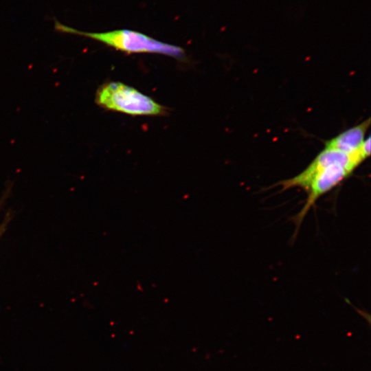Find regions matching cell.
Here are the masks:
<instances>
[{
  "label": "cell",
  "mask_w": 371,
  "mask_h": 371,
  "mask_svg": "<svg viewBox=\"0 0 371 371\" xmlns=\"http://www.w3.org/2000/svg\"><path fill=\"white\" fill-rule=\"evenodd\" d=\"M361 164L355 155L324 148L302 172L280 182L283 190L300 188L307 192L306 203L296 216L298 225L321 196L347 178Z\"/></svg>",
  "instance_id": "cell-1"
},
{
  "label": "cell",
  "mask_w": 371,
  "mask_h": 371,
  "mask_svg": "<svg viewBox=\"0 0 371 371\" xmlns=\"http://www.w3.org/2000/svg\"><path fill=\"white\" fill-rule=\"evenodd\" d=\"M370 125V119L368 118L326 141L325 148L349 155L356 153L365 139L366 133Z\"/></svg>",
  "instance_id": "cell-4"
},
{
  "label": "cell",
  "mask_w": 371,
  "mask_h": 371,
  "mask_svg": "<svg viewBox=\"0 0 371 371\" xmlns=\"http://www.w3.org/2000/svg\"><path fill=\"white\" fill-rule=\"evenodd\" d=\"M56 32L89 38L128 54L153 53L182 59L184 50L180 47L161 42L142 33L126 29L105 32H85L67 26L56 19Z\"/></svg>",
  "instance_id": "cell-2"
},
{
  "label": "cell",
  "mask_w": 371,
  "mask_h": 371,
  "mask_svg": "<svg viewBox=\"0 0 371 371\" xmlns=\"http://www.w3.org/2000/svg\"><path fill=\"white\" fill-rule=\"evenodd\" d=\"M95 103L100 107L131 115H161L166 108L149 96L120 82H108L97 89Z\"/></svg>",
  "instance_id": "cell-3"
},
{
  "label": "cell",
  "mask_w": 371,
  "mask_h": 371,
  "mask_svg": "<svg viewBox=\"0 0 371 371\" xmlns=\"http://www.w3.org/2000/svg\"><path fill=\"white\" fill-rule=\"evenodd\" d=\"M3 229H4V227L3 226V227H0V236L2 234L3 232Z\"/></svg>",
  "instance_id": "cell-5"
}]
</instances>
